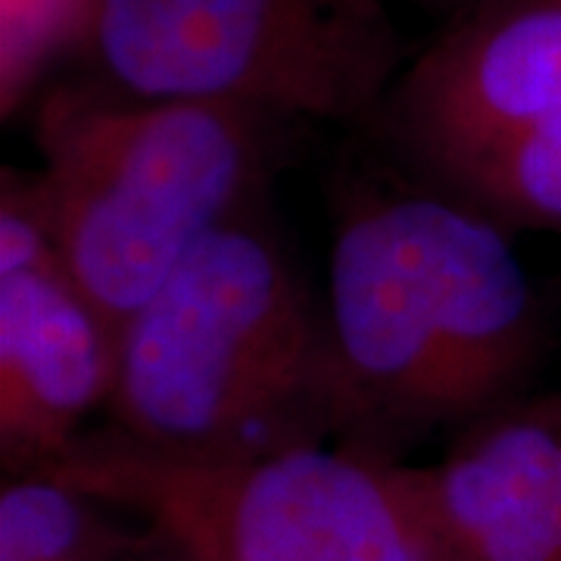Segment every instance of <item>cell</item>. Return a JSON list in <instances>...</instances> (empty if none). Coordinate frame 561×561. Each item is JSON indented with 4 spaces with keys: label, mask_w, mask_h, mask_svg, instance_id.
<instances>
[{
    "label": "cell",
    "mask_w": 561,
    "mask_h": 561,
    "mask_svg": "<svg viewBox=\"0 0 561 561\" xmlns=\"http://www.w3.org/2000/svg\"><path fill=\"white\" fill-rule=\"evenodd\" d=\"M324 309L350 400L346 446L387 461L393 443L522 400L546 350L512 231L415 175L343 197Z\"/></svg>",
    "instance_id": "cell-1"
},
{
    "label": "cell",
    "mask_w": 561,
    "mask_h": 561,
    "mask_svg": "<svg viewBox=\"0 0 561 561\" xmlns=\"http://www.w3.org/2000/svg\"><path fill=\"white\" fill-rule=\"evenodd\" d=\"M110 431L169 459L228 461L350 440L324 302L260 206L221 225L125 324Z\"/></svg>",
    "instance_id": "cell-2"
},
{
    "label": "cell",
    "mask_w": 561,
    "mask_h": 561,
    "mask_svg": "<svg viewBox=\"0 0 561 561\" xmlns=\"http://www.w3.org/2000/svg\"><path fill=\"white\" fill-rule=\"evenodd\" d=\"M284 122L247 106L81 84L38 110L32 179L62 268L119 346L206 238L260 206Z\"/></svg>",
    "instance_id": "cell-3"
},
{
    "label": "cell",
    "mask_w": 561,
    "mask_h": 561,
    "mask_svg": "<svg viewBox=\"0 0 561 561\" xmlns=\"http://www.w3.org/2000/svg\"><path fill=\"white\" fill-rule=\"evenodd\" d=\"M38 471L138 515L191 561H434L397 465L356 446L194 461L103 427Z\"/></svg>",
    "instance_id": "cell-4"
},
{
    "label": "cell",
    "mask_w": 561,
    "mask_h": 561,
    "mask_svg": "<svg viewBox=\"0 0 561 561\" xmlns=\"http://www.w3.org/2000/svg\"><path fill=\"white\" fill-rule=\"evenodd\" d=\"M98 84L280 122H375L405 66L383 0H94Z\"/></svg>",
    "instance_id": "cell-5"
},
{
    "label": "cell",
    "mask_w": 561,
    "mask_h": 561,
    "mask_svg": "<svg viewBox=\"0 0 561 561\" xmlns=\"http://www.w3.org/2000/svg\"><path fill=\"white\" fill-rule=\"evenodd\" d=\"M375 122L415 179L456 197L561 122V0H481L449 16Z\"/></svg>",
    "instance_id": "cell-6"
},
{
    "label": "cell",
    "mask_w": 561,
    "mask_h": 561,
    "mask_svg": "<svg viewBox=\"0 0 561 561\" xmlns=\"http://www.w3.org/2000/svg\"><path fill=\"white\" fill-rule=\"evenodd\" d=\"M561 397H522L461 427L437 465H397L434 561H559Z\"/></svg>",
    "instance_id": "cell-7"
},
{
    "label": "cell",
    "mask_w": 561,
    "mask_h": 561,
    "mask_svg": "<svg viewBox=\"0 0 561 561\" xmlns=\"http://www.w3.org/2000/svg\"><path fill=\"white\" fill-rule=\"evenodd\" d=\"M113 381L116 341L60 260L0 272V446L13 474L66 456Z\"/></svg>",
    "instance_id": "cell-8"
},
{
    "label": "cell",
    "mask_w": 561,
    "mask_h": 561,
    "mask_svg": "<svg viewBox=\"0 0 561 561\" xmlns=\"http://www.w3.org/2000/svg\"><path fill=\"white\" fill-rule=\"evenodd\" d=\"M113 505L47 471H22L0 493V561H125L153 540L113 522Z\"/></svg>",
    "instance_id": "cell-9"
},
{
    "label": "cell",
    "mask_w": 561,
    "mask_h": 561,
    "mask_svg": "<svg viewBox=\"0 0 561 561\" xmlns=\"http://www.w3.org/2000/svg\"><path fill=\"white\" fill-rule=\"evenodd\" d=\"M94 0H3V106H16L54 54L84 44Z\"/></svg>",
    "instance_id": "cell-10"
},
{
    "label": "cell",
    "mask_w": 561,
    "mask_h": 561,
    "mask_svg": "<svg viewBox=\"0 0 561 561\" xmlns=\"http://www.w3.org/2000/svg\"><path fill=\"white\" fill-rule=\"evenodd\" d=\"M135 561H191V559H184L175 546H169V542L157 537V549H153V552H140V559H135Z\"/></svg>",
    "instance_id": "cell-11"
},
{
    "label": "cell",
    "mask_w": 561,
    "mask_h": 561,
    "mask_svg": "<svg viewBox=\"0 0 561 561\" xmlns=\"http://www.w3.org/2000/svg\"><path fill=\"white\" fill-rule=\"evenodd\" d=\"M424 7H434V10H446L449 16H456L461 10H468V7H474V3H481V0H419Z\"/></svg>",
    "instance_id": "cell-12"
},
{
    "label": "cell",
    "mask_w": 561,
    "mask_h": 561,
    "mask_svg": "<svg viewBox=\"0 0 561 561\" xmlns=\"http://www.w3.org/2000/svg\"><path fill=\"white\" fill-rule=\"evenodd\" d=\"M559 540H561V471H559ZM559 561H561V549H559Z\"/></svg>",
    "instance_id": "cell-13"
}]
</instances>
